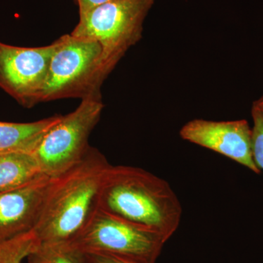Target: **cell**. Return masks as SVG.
I'll return each mask as SVG.
<instances>
[{"label":"cell","mask_w":263,"mask_h":263,"mask_svg":"<svg viewBox=\"0 0 263 263\" xmlns=\"http://www.w3.org/2000/svg\"><path fill=\"white\" fill-rule=\"evenodd\" d=\"M111 165L90 146L80 162L53 177L37 226L32 230L38 245L70 243L99 209L100 190Z\"/></svg>","instance_id":"cell-1"},{"label":"cell","mask_w":263,"mask_h":263,"mask_svg":"<svg viewBox=\"0 0 263 263\" xmlns=\"http://www.w3.org/2000/svg\"><path fill=\"white\" fill-rule=\"evenodd\" d=\"M99 209L168 240L179 228L182 208L168 183L131 166L109 167L100 190Z\"/></svg>","instance_id":"cell-2"},{"label":"cell","mask_w":263,"mask_h":263,"mask_svg":"<svg viewBox=\"0 0 263 263\" xmlns=\"http://www.w3.org/2000/svg\"><path fill=\"white\" fill-rule=\"evenodd\" d=\"M155 0H111L79 15L71 34L102 48L101 67L108 77L128 50L142 38L143 23Z\"/></svg>","instance_id":"cell-3"},{"label":"cell","mask_w":263,"mask_h":263,"mask_svg":"<svg viewBox=\"0 0 263 263\" xmlns=\"http://www.w3.org/2000/svg\"><path fill=\"white\" fill-rule=\"evenodd\" d=\"M54 43L41 103L101 98L100 89L106 78L102 70L100 43L72 34L62 36Z\"/></svg>","instance_id":"cell-4"},{"label":"cell","mask_w":263,"mask_h":263,"mask_svg":"<svg viewBox=\"0 0 263 263\" xmlns=\"http://www.w3.org/2000/svg\"><path fill=\"white\" fill-rule=\"evenodd\" d=\"M103 108L102 98L81 100L75 110L48 130L32 152L42 174L56 177L82 160Z\"/></svg>","instance_id":"cell-5"},{"label":"cell","mask_w":263,"mask_h":263,"mask_svg":"<svg viewBox=\"0 0 263 263\" xmlns=\"http://www.w3.org/2000/svg\"><path fill=\"white\" fill-rule=\"evenodd\" d=\"M167 240L98 209L70 242L84 253L111 254L135 263H155Z\"/></svg>","instance_id":"cell-6"},{"label":"cell","mask_w":263,"mask_h":263,"mask_svg":"<svg viewBox=\"0 0 263 263\" xmlns=\"http://www.w3.org/2000/svg\"><path fill=\"white\" fill-rule=\"evenodd\" d=\"M55 43L18 47L0 42V88L27 108L41 103Z\"/></svg>","instance_id":"cell-7"},{"label":"cell","mask_w":263,"mask_h":263,"mask_svg":"<svg viewBox=\"0 0 263 263\" xmlns=\"http://www.w3.org/2000/svg\"><path fill=\"white\" fill-rule=\"evenodd\" d=\"M252 133L245 119L227 122L194 119L183 126L180 136L185 141L226 156L259 174L260 170L252 156Z\"/></svg>","instance_id":"cell-8"},{"label":"cell","mask_w":263,"mask_h":263,"mask_svg":"<svg viewBox=\"0 0 263 263\" xmlns=\"http://www.w3.org/2000/svg\"><path fill=\"white\" fill-rule=\"evenodd\" d=\"M51 179L43 175L20 187L0 193V245L34 230Z\"/></svg>","instance_id":"cell-9"},{"label":"cell","mask_w":263,"mask_h":263,"mask_svg":"<svg viewBox=\"0 0 263 263\" xmlns=\"http://www.w3.org/2000/svg\"><path fill=\"white\" fill-rule=\"evenodd\" d=\"M62 117L56 115L27 123L0 122V154L32 153L45 135Z\"/></svg>","instance_id":"cell-10"},{"label":"cell","mask_w":263,"mask_h":263,"mask_svg":"<svg viewBox=\"0 0 263 263\" xmlns=\"http://www.w3.org/2000/svg\"><path fill=\"white\" fill-rule=\"evenodd\" d=\"M43 176L29 152L0 154V193L20 187Z\"/></svg>","instance_id":"cell-11"},{"label":"cell","mask_w":263,"mask_h":263,"mask_svg":"<svg viewBox=\"0 0 263 263\" xmlns=\"http://www.w3.org/2000/svg\"><path fill=\"white\" fill-rule=\"evenodd\" d=\"M28 263H86L85 254L70 243L38 245L34 241Z\"/></svg>","instance_id":"cell-12"},{"label":"cell","mask_w":263,"mask_h":263,"mask_svg":"<svg viewBox=\"0 0 263 263\" xmlns=\"http://www.w3.org/2000/svg\"><path fill=\"white\" fill-rule=\"evenodd\" d=\"M34 245L32 232L0 245V263H23Z\"/></svg>","instance_id":"cell-13"},{"label":"cell","mask_w":263,"mask_h":263,"mask_svg":"<svg viewBox=\"0 0 263 263\" xmlns=\"http://www.w3.org/2000/svg\"><path fill=\"white\" fill-rule=\"evenodd\" d=\"M254 126L252 129V150L254 163L263 170V113L252 108Z\"/></svg>","instance_id":"cell-14"},{"label":"cell","mask_w":263,"mask_h":263,"mask_svg":"<svg viewBox=\"0 0 263 263\" xmlns=\"http://www.w3.org/2000/svg\"><path fill=\"white\" fill-rule=\"evenodd\" d=\"M85 254L86 263H135L111 254L87 252Z\"/></svg>","instance_id":"cell-15"},{"label":"cell","mask_w":263,"mask_h":263,"mask_svg":"<svg viewBox=\"0 0 263 263\" xmlns=\"http://www.w3.org/2000/svg\"><path fill=\"white\" fill-rule=\"evenodd\" d=\"M79 6V15L84 14L95 7L108 3L111 0H75Z\"/></svg>","instance_id":"cell-16"},{"label":"cell","mask_w":263,"mask_h":263,"mask_svg":"<svg viewBox=\"0 0 263 263\" xmlns=\"http://www.w3.org/2000/svg\"><path fill=\"white\" fill-rule=\"evenodd\" d=\"M252 108L257 109L259 111L263 113V95L258 99L255 100L252 105Z\"/></svg>","instance_id":"cell-17"}]
</instances>
